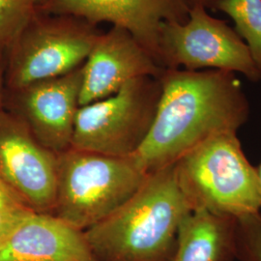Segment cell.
<instances>
[{
  "mask_svg": "<svg viewBox=\"0 0 261 261\" xmlns=\"http://www.w3.org/2000/svg\"><path fill=\"white\" fill-rule=\"evenodd\" d=\"M155 117L132 156L150 174L174 165L216 134L237 132L250 116V105L235 73L222 70L165 69Z\"/></svg>",
  "mask_w": 261,
  "mask_h": 261,
  "instance_id": "cell-1",
  "label": "cell"
},
{
  "mask_svg": "<svg viewBox=\"0 0 261 261\" xmlns=\"http://www.w3.org/2000/svg\"><path fill=\"white\" fill-rule=\"evenodd\" d=\"M192 212L172 165L148 174L120 208L84 236L97 261H172L179 227Z\"/></svg>",
  "mask_w": 261,
  "mask_h": 261,
  "instance_id": "cell-2",
  "label": "cell"
},
{
  "mask_svg": "<svg viewBox=\"0 0 261 261\" xmlns=\"http://www.w3.org/2000/svg\"><path fill=\"white\" fill-rule=\"evenodd\" d=\"M173 169L192 211L236 220L261 212L257 168L246 157L237 132L216 134L200 142Z\"/></svg>",
  "mask_w": 261,
  "mask_h": 261,
  "instance_id": "cell-3",
  "label": "cell"
},
{
  "mask_svg": "<svg viewBox=\"0 0 261 261\" xmlns=\"http://www.w3.org/2000/svg\"><path fill=\"white\" fill-rule=\"evenodd\" d=\"M147 175L132 156L113 157L71 147L56 158L51 214L85 231L120 208Z\"/></svg>",
  "mask_w": 261,
  "mask_h": 261,
  "instance_id": "cell-4",
  "label": "cell"
},
{
  "mask_svg": "<svg viewBox=\"0 0 261 261\" xmlns=\"http://www.w3.org/2000/svg\"><path fill=\"white\" fill-rule=\"evenodd\" d=\"M101 32L84 19L38 11L5 56L4 87L18 89L84 65Z\"/></svg>",
  "mask_w": 261,
  "mask_h": 261,
  "instance_id": "cell-5",
  "label": "cell"
},
{
  "mask_svg": "<svg viewBox=\"0 0 261 261\" xmlns=\"http://www.w3.org/2000/svg\"><path fill=\"white\" fill-rule=\"evenodd\" d=\"M161 92L160 77L142 76L108 98L80 107L71 147L113 157L133 156L148 134Z\"/></svg>",
  "mask_w": 261,
  "mask_h": 261,
  "instance_id": "cell-6",
  "label": "cell"
},
{
  "mask_svg": "<svg viewBox=\"0 0 261 261\" xmlns=\"http://www.w3.org/2000/svg\"><path fill=\"white\" fill-rule=\"evenodd\" d=\"M159 51L164 69L222 70L240 73L252 82L261 81L247 44L225 21L211 17L204 4L192 6L183 23L162 24Z\"/></svg>",
  "mask_w": 261,
  "mask_h": 261,
  "instance_id": "cell-7",
  "label": "cell"
},
{
  "mask_svg": "<svg viewBox=\"0 0 261 261\" xmlns=\"http://www.w3.org/2000/svg\"><path fill=\"white\" fill-rule=\"evenodd\" d=\"M82 80L83 66L18 89L4 87L3 108L18 116L40 144L58 155L72 146Z\"/></svg>",
  "mask_w": 261,
  "mask_h": 261,
  "instance_id": "cell-8",
  "label": "cell"
},
{
  "mask_svg": "<svg viewBox=\"0 0 261 261\" xmlns=\"http://www.w3.org/2000/svg\"><path fill=\"white\" fill-rule=\"evenodd\" d=\"M56 158L18 116L0 109V177L35 212L53 213Z\"/></svg>",
  "mask_w": 261,
  "mask_h": 261,
  "instance_id": "cell-9",
  "label": "cell"
},
{
  "mask_svg": "<svg viewBox=\"0 0 261 261\" xmlns=\"http://www.w3.org/2000/svg\"><path fill=\"white\" fill-rule=\"evenodd\" d=\"M190 9L187 0H41L39 7L41 12L75 16L93 25L105 21L123 28L159 65L162 24L185 22Z\"/></svg>",
  "mask_w": 261,
  "mask_h": 261,
  "instance_id": "cell-10",
  "label": "cell"
},
{
  "mask_svg": "<svg viewBox=\"0 0 261 261\" xmlns=\"http://www.w3.org/2000/svg\"><path fill=\"white\" fill-rule=\"evenodd\" d=\"M164 71L130 33L112 27L101 33L83 65L80 107L112 96L132 80L160 77Z\"/></svg>",
  "mask_w": 261,
  "mask_h": 261,
  "instance_id": "cell-11",
  "label": "cell"
},
{
  "mask_svg": "<svg viewBox=\"0 0 261 261\" xmlns=\"http://www.w3.org/2000/svg\"><path fill=\"white\" fill-rule=\"evenodd\" d=\"M0 261H97L84 231L53 214L32 212L0 247Z\"/></svg>",
  "mask_w": 261,
  "mask_h": 261,
  "instance_id": "cell-12",
  "label": "cell"
},
{
  "mask_svg": "<svg viewBox=\"0 0 261 261\" xmlns=\"http://www.w3.org/2000/svg\"><path fill=\"white\" fill-rule=\"evenodd\" d=\"M236 229V219L193 211L179 227L172 261H235Z\"/></svg>",
  "mask_w": 261,
  "mask_h": 261,
  "instance_id": "cell-13",
  "label": "cell"
},
{
  "mask_svg": "<svg viewBox=\"0 0 261 261\" xmlns=\"http://www.w3.org/2000/svg\"><path fill=\"white\" fill-rule=\"evenodd\" d=\"M206 8L228 15L261 73V0H205Z\"/></svg>",
  "mask_w": 261,
  "mask_h": 261,
  "instance_id": "cell-14",
  "label": "cell"
},
{
  "mask_svg": "<svg viewBox=\"0 0 261 261\" xmlns=\"http://www.w3.org/2000/svg\"><path fill=\"white\" fill-rule=\"evenodd\" d=\"M41 0H0V58L6 54L20 31L32 19Z\"/></svg>",
  "mask_w": 261,
  "mask_h": 261,
  "instance_id": "cell-15",
  "label": "cell"
},
{
  "mask_svg": "<svg viewBox=\"0 0 261 261\" xmlns=\"http://www.w3.org/2000/svg\"><path fill=\"white\" fill-rule=\"evenodd\" d=\"M32 212L35 211L0 177V247Z\"/></svg>",
  "mask_w": 261,
  "mask_h": 261,
  "instance_id": "cell-16",
  "label": "cell"
},
{
  "mask_svg": "<svg viewBox=\"0 0 261 261\" xmlns=\"http://www.w3.org/2000/svg\"><path fill=\"white\" fill-rule=\"evenodd\" d=\"M236 260L261 261V212L237 220Z\"/></svg>",
  "mask_w": 261,
  "mask_h": 261,
  "instance_id": "cell-17",
  "label": "cell"
},
{
  "mask_svg": "<svg viewBox=\"0 0 261 261\" xmlns=\"http://www.w3.org/2000/svg\"><path fill=\"white\" fill-rule=\"evenodd\" d=\"M4 69L5 59L0 58V109L3 108V94H4Z\"/></svg>",
  "mask_w": 261,
  "mask_h": 261,
  "instance_id": "cell-18",
  "label": "cell"
},
{
  "mask_svg": "<svg viewBox=\"0 0 261 261\" xmlns=\"http://www.w3.org/2000/svg\"><path fill=\"white\" fill-rule=\"evenodd\" d=\"M187 1L190 4V6L192 7V6L196 5V4H204L205 0H187Z\"/></svg>",
  "mask_w": 261,
  "mask_h": 261,
  "instance_id": "cell-19",
  "label": "cell"
},
{
  "mask_svg": "<svg viewBox=\"0 0 261 261\" xmlns=\"http://www.w3.org/2000/svg\"><path fill=\"white\" fill-rule=\"evenodd\" d=\"M257 168V172H258V177H259V182H260V187H261V163L260 165L258 166V167H256Z\"/></svg>",
  "mask_w": 261,
  "mask_h": 261,
  "instance_id": "cell-20",
  "label": "cell"
}]
</instances>
